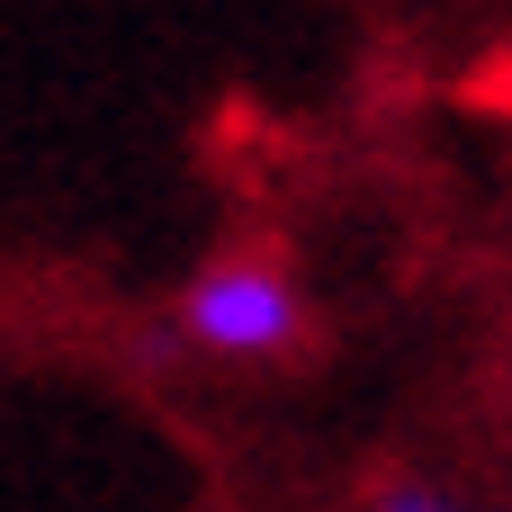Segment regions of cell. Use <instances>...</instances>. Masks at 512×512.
I'll list each match as a JSON object with an SVG mask.
<instances>
[{
    "instance_id": "6da1fadb",
    "label": "cell",
    "mask_w": 512,
    "mask_h": 512,
    "mask_svg": "<svg viewBox=\"0 0 512 512\" xmlns=\"http://www.w3.org/2000/svg\"><path fill=\"white\" fill-rule=\"evenodd\" d=\"M126 351H135V369H162V360H315L324 315H315V297L279 243H234Z\"/></svg>"
},
{
    "instance_id": "7a4b0ae2",
    "label": "cell",
    "mask_w": 512,
    "mask_h": 512,
    "mask_svg": "<svg viewBox=\"0 0 512 512\" xmlns=\"http://www.w3.org/2000/svg\"><path fill=\"white\" fill-rule=\"evenodd\" d=\"M369 512H486V504L450 495V486H441V477H423V468H387V477L369 486Z\"/></svg>"
}]
</instances>
